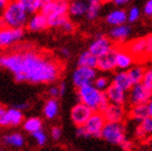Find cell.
<instances>
[{"instance_id":"cell-1","label":"cell","mask_w":152,"mask_h":151,"mask_svg":"<svg viewBox=\"0 0 152 151\" xmlns=\"http://www.w3.org/2000/svg\"><path fill=\"white\" fill-rule=\"evenodd\" d=\"M0 67L8 69L16 82L51 83L61 77V67L56 58L34 50L0 55Z\"/></svg>"},{"instance_id":"cell-2","label":"cell","mask_w":152,"mask_h":151,"mask_svg":"<svg viewBox=\"0 0 152 151\" xmlns=\"http://www.w3.org/2000/svg\"><path fill=\"white\" fill-rule=\"evenodd\" d=\"M79 103L88 107L93 112H102L109 105L105 92H100L93 84H88L78 89L77 92Z\"/></svg>"},{"instance_id":"cell-3","label":"cell","mask_w":152,"mask_h":151,"mask_svg":"<svg viewBox=\"0 0 152 151\" xmlns=\"http://www.w3.org/2000/svg\"><path fill=\"white\" fill-rule=\"evenodd\" d=\"M2 20L7 27L23 28L28 23V14L20 1H10L3 9Z\"/></svg>"},{"instance_id":"cell-4","label":"cell","mask_w":152,"mask_h":151,"mask_svg":"<svg viewBox=\"0 0 152 151\" xmlns=\"http://www.w3.org/2000/svg\"><path fill=\"white\" fill-rule=\"evenodd\" d=\"M106 141L120 146L126 139V128L124 123L106 122L102 128V136Z\"/></svg>"},{"instance_id":"cell-5","label":"cell","mask_w":152,"mask_h":151,"mask_svg":"<svg viewBox=\"0 0 152 151\" xmlns=\"http://www.w3.org/2000/svg\"><path fill=\"white\" fill-rule=\"evenodd\" d=\"M152 92L147 89L142 83L133 85L132 89L127 92V102L131 107L138 106V105H147L149 99L151 98Z\"/></svg>"},{"instance_id":"cell-6","label":"cell","mask_w":152,"mask_h":151,"mask_svg":"<svg viewBox=\"0 0 152 151\" xmlns=\"http://www.w3.org/2000/svg\"><path fill=\"white\" fill-rule=\"evenodd\" d=\"M112 50H114V44L110 40V38L99 34L95 36V39L92 41L88 48V51L97 58L106 55L107 53L111 52Z\"/></svg>"},{"instance_id":"cell-7","label":"cell","mask_w":152,"mask_h":151,"mask_svg":"<svg viewBox=\"0 0 152 151\" xmlns=\"http://www.w3.org/2000/svg\"><path fill=\"white\" fill-rule=\"evenodd\" d=\"M97 77V69L78 67L72 73V83L77 89L88 84H93Z\"/></svg>"},{"instance_id":"cell-8","label":"cell","mask_w":152,"mask_h":151,"mask_svg":"<svg viewBox=\"0 0 152 151\" xmlns=\"http://www.w3.org/2000/svg\"><path fill=\"white\" fill-rule=\"evenodd\" d=\"M40 12L47 18L68 15V2L63 0H45Z\"/></svg>"},{"instance_id":"cell-9","label":"cell","mask_w":152,"mask_h":151,"mask_svg":"<svg viewBox=\"0 0 152 151\" xmlns=\"http://www.w3.org/2000/svg\"><path fill=\"white\" fill-rule=\"evenodd\" d=\"M24 37L23 28H0V49H6L18 43Z\"/></svg>"},{"instance_id":"cell-10","label":"cell","mask_w":152,"mask_h":151,"mask_svg":"<svg viewBox=\"0 0 152 151\" xmlns=\"http://www.w3.org/2000/svg\"><path fill=\"white\" fill-rule=\"evenodd\" d=\"M106 122L110 123H123L127 118V111L124 106L109 104L102 111Z\"/></svg>"},{"instance_id":"cell-11","label":"cell","mask_w":152,"mask_h":151,"mask_svg":"<svg viewBox=\"0 0 152 151\" xmlns=\"http://www.w3.org/2000/svg\"><path fill=\"white\" fill-rule=\"evenodd\" d=\"M92 114H93V111L82 103L76 104L70 111L71 121L73 122V124H76L77 128L78 126H84L85 123L88 122Z\"/></svg>"},{"instance_id":"cell-12","label":"cell","mask_w":152,"mask_h":151,"mask_svg":"<svg viewBox=\"0 0 152 151\" xmlns=\"http://www.w3.org/2000/svg\"><path fill=\"white\" fill-rule=\"evenodd\" d=\"M105 124L106 120L102 112H93L91 118L85 123L84 128H86L90 137H100Z\"/></svg>"},{"instance_id":"cell-13","label":"cell","mask_w":152,"mask_h":151,"mask_svg":"<svg viewBox=\"0 0 152 151\" xmlns=\"http://www.w3.org/2000/svg\"><path fill=\"white\" fill-rule=\"evenodd\" d=\"M136 63V58L125 49V48H115V65L119 70H127L133 67Z\"/></svg>"},{"instance_id":"cell-14","label":"cell","mask_w":152,"mask_h":151,"mask_svg":"<svg viewBox=\"0 0 152 151\" xmlns=\"http://www.w3.org/2000/svg\"><path fill=\"white\" fill-rule=\"evenodd\" d=\"M132 34V28L129 25H121V26L112 27L109 32V38L113 43L123 44L129 40V36Z\"/></svg>"},{"instance_id":"cell-15","label":"cell","mask_w":152,"mask_h":151,"mask_svg":"<svg viewBox=\"0 0 152 151\" xmlns=\"http://www.w3.org/2000/svg\"><path fill=\"white\" fill-rule=\"evenodd\" d=\"M105 93L109 104L125 106V104L127 103V92L121 90V89L112 84L108 87V90L106 91Z\"/></svg>"},{"instance_id":"cell-16","label":"cell","mask_w":152,"mask_h":151,"mask_svg":"<svg viewBox=\"0 0 152 151\" xmlns=\"http://www.w3.org/2000/svg\"><path fill=\"white\" fill-rule=\"evenodd\" d=\"M111 84L114 86L119 87L121 90L129 92L133 86V83L129 77L127 71L124 70H118L117 73H114L111 78Z\"/></svg>"},{"instance_id":"cell-17","label":"cell","mask_w":152,"mask_h":151,"mask_svg":"<svg viewBox=\"0 0 152 151\" xmlns=\"http://www.w3.org/2000/svg\"><path fill=\"white\" fill-rule=\"evenodd\" d=\"M106 22L112 27L124 25L127 22V11L122 8L111 10L106 16Z\"/></svg>"},{"instance_id":"cell-18","label":"cell","mask_w":152,"mask_h":151,"mask_svg":"<svg viewBox=\"0 0 152 151\" xmlns=\"http://www.w3.org/2000/svg\"><path fill=\"white\" fill-rule=\"evenodd\" d=\"M97 69L102 71V73H109L117 69L115 65V48L111 52L107 53L106 55L98 57V63H97Z\"/></svg>"},{"instance_id":"cell-19","label":"cell","mask_w":152,"mask_h":151,"mask_svg":"<svg viewBox=\"0 0 152 151\" xmlns=\"http://www.w3.org/2000/svg\"><path fill=\"white\" fill-rule=\"evenodd\" d=\"M49 27L48 24V18L41 12H38L36 14L31 15L28 18V23H27V28L30 32H42L44 29Z\"/></svg>"},{"instance_id":"cell-20","label":"cell","mask_w":152,"mask_h":151,"mask_svg":"<svg viewBox=\"0 0 152 151\" xmlns=\"http://www.w3.org/2000/svg\"><path fill=\"white\" fill-rule=\"evenodd\" d=\"M136 59L140 56H146V37L137 38L127 43L125 48Z\"/></svg>"},{"instance_id":"cell-21","label":"cell","mask_w":152,"mask_h":151,"mask_svg":"<svg viewBox=\"0 0 152 151\" xmlns=\"http://www.w3.org/2000/svg\"><path fill=\"white\" fill-rule=\"evenodd\" d=\"M97 63H98V58L93 55L88 50L82 52L77 61L78 67H84V68H91V69H97Z\"/></svg>"},{"instance_id":"cell-22","label":"cell","mask_w":152,"mask_h":151,"mask_svg":"<svg viewBox=\"0 0 152 151\" xmlns=\"http://www.w3.org/2000/svg\"><path fill=\"white\" fill-rule=\"evenodd\" d=\"M127 116L134 121L140 123L145 119H147L149 117V112H148V108L147 105H138V106H133L131 107L129 111L127 112Z\"/></svg>"},{"instance_id":"cell-23","label":"cell","mask_w":152,"mask_h":151,"mask_svg":"<svg viewBox=\"0 0 152 151\" xmlns=\"http://www.w3.org/2000/svg\"><path fill=\"white\" fill-rule=\"evenodd\" d=\"M136 136L140 139H147L152 137V118L148 117L139 123L136 128Z\"/></svg>"},{"instance_id":"cell-24","label":"cell","mask_w":152,"mask_h":151,"mask_svg":"<svg viewBox=\"0 0 152 151\" xmlns=\"http://www.w3.org/2000/svg\"><path fill=\"white\" fill-rule=\"evenodd\" d=\"M88 10V2L85 1H71L68 3V14L75 18H79L86 14Z\"/></svg>"},{"instance_id":"cell-25","label":"cell","mask_w":152,"mask_h":151,"mask_svg":"<svg viewBox=\"0 0 152 151\" xmlns=\"http://www.w3.org/2000/svg\"><path fill=\"white\" fill-rule=\"evenodd\" d=\"M59 111V104L57 99L49 98L43 106V114L49 120H52L57 117Z\"/></svg>"},{"instance_id":"cell-26","label":"cell","mask_w":152,"mask_h":151,"mask_svg":"<svg viewBox=\"0 0 152 151\" xmlns=\"http://www.w3.org/2000/svg\"><path fill=\"white\" fill-rule=\"evenodd\" d=\"M145 71H146V68L141 64H135L134 66L131 67L127 70V73H129V77L131 79V81H132L133 85L139 84V83L142 82Z\"/></svg>"},{"instance_id":"cell-27","label":"cell","mask_w":152,"mask_h":151,"mask_svg":"<svg viewBox=\"0 0 152 151\" xmlns=\"http://www.w3.org/2000/svg\"><path fill=\"white\" fill-rule=\"evenodd\" d=\"M42 120L38 117H31V118H28V119L24 120L23 122V128L24 130L26 132L30 134H34L36 132L41 131V130H43L42 128Z\"/></svg>"},{"instance_id":"cell-28","label":"cell","mask_w":152,"mask_h":151,"mask_svg":"<svg viewBox=\"0 0 152 151\" xmlns=\"http://www.w3.org/2000/svg\"><path fill=\"white\" fill-rule=\"evenodd\" d=\"M102 8V3L99 0H90L88 1V10H86V18L88 21L96 20L99 15Z\"/></svg>"},{"instance_id":"cell-29","label":"cell","mask_w":152,"mask_h":151,"mask_svg":"<svg viewBox=\"0 0 152 151\" xmlns=\"http://www.w3.org/2000/svg\"><path fill=\"white\" fill-rule=\"evenodd\" d=\"M7 116H8L9 126H18L24 122L23 111L18 110L14 107L7 109Z\"/></svg>"},{"instance_id":"cell-30","label":"cell","mask_w":152,"mask_h":151,"mask_svg":"<svg viewBox=\"0 0 152 151\" xmlns=\"http://www.w3.org/2000/svg\"><path fill=\"white\" fill-rule=\"evenodd\" d=\"M20 4L23 6L27 14H36L41 11L43 6V0H20Z\"/></svg>"},{"instance_id":"cell-31","label":"cell","mask_w":152,"mask_h":151,"mask_svg":"<svg viewBox=\"0 0 152 151\" xmlns=\"http://www.w3.org/2000/svg\"><path fill=\"white\" fill-rule=\"evenodd\" d=\"M2 141L8 146L14 147V148H22L25 144V139L22 134L20 133H12L4 135L2 138Z\"/></svg>"},{"instance_id":"cell-32","label":"cell","mask_w":152,"mask_h":151,"mask_svg":"<svg viewBox=\"0 0 152 151\" xmlns=\"http://www.w3.org/2000/svg\"><path fill=\"white\" fill-rule=\"evenodd\" d=\"M93 85L100 92H106L111 85V79H109L106 76H97L93 82Z\"/></svg>"},{"instance_id":"cell-33","label":"cell","mask_w":152,"mask_h":151,"mask_svg":"<svg viewBox=\"0 0 152 151\" xmlns=\"http://www.w3.org/2000/svg\"><path fill=\"white\" fill-rule=\"evenodd\" d=\"M141 10L138 7H131L127 11V22L129 23H135L140 18Z\"/></svg>"},{"instance_id":"cell-34","label":"cell","mask_w":152,"mask_h":151,"mask_svg":"<svg viewBox=\"0 0 152 151\" xmlns=\"http://www.w3.org/2000/svg\"><path fill=\"white\" fill-rule=\"evenodd\" d=\"M141 83L148 90L152 92V66L149 67V68H146V71H145V75H143V79Z\"/></svg>"},{"instance_id":"cell-35","label":"cell","mask_w":152,"mask_h":151,"mask_svg":"<svg viewBox=\"0 0 152 151\" xmlns=\"http://www.w3.org/2000/svg\"><path fill=\"white\" fill-rule=\"evenodd\" d=\"M32 137L35 138L36 142H37V145L38 146H44L45 144H47L48 141V136H47V134H45V132L43 131V130H41V131H38V132H36V133L31 134Z\"/></svg>"},{"instance_id":"cell-36","label":"cell","mask_w":152,"mask_h":151,"mask_svg":"<svg viewBox=\"0 0 152 151\" xmlns=\"http://www.w3.org/2000/svg\"><path fill=\"white\" fill-rule=\"evenodd\" d=\"M0 126H9L8 116H7V109L4 107L0 110Z\"/></svg>"},{"instance_id":"cell-37","label":"cell","mask_w":152,"mask_h":151,"mask_svg":"<svg viewBox=\"0 0 152 151\" xmlns=\"http://www.w3.org/2000/svg\"><path fill=\"white\" fill-rule=\"evenodd\" d=\"M61 28L64 32H72L73 30L76 29V25H75V23H73L72 21H70V18H69Z\"/></svg>"},{"instance_id":"cell-38","label":"cell","mask_w":152,"mask_h":151,"mask_svg":"<svg viewBox=\"0 0 152 151\" xmlns=\"http://www.w3.org/2000/svg\"><path fill=\"white\" fill-rule=\"evenodd\" d=\"M142 13L148 18H152V0H148L143 6Z\"/></svg>"},{"instance_id":"cell-39","label":"cell","mask_w":152,"mask_h":151,"mask_svg":"<svg viewBox=\"0 0 152 151\" xmlns=\"http://www.w3.org/2000/svg\"><path fill=\"white\" fill-rule=\"evenodd\" d=\"M48 93H49L50 98L56 99L57 97H59L58 85H52V86H50V89H49V91H48Z\"/></svg>"},{"instance_id":"cell-40","label":"cell","mask_w":152,"mask_h":151,"mask_svg":"<svg viewBox=\"0 0 152 151\" xmlns=\"http://www.w3.org/2000/svg\"><path fill=\"white\" fill-rule=\"evenodd\" d=\"M146 55L152 56V34L146 37Z\"/></svg>"},{"instance_id":"cell-41","label":"cell","mask_w":152,"mask_h":151,"mask_svg":"<svg viewBox=\"0 0 152 151\" xmlns=\"http://www.w3.org/2000/svg\"><path fill=\"white\" fill-rule=\"evenodd\" d=\"M76 135L78 137H82V138H88L90 135H88V131L84 126H78L76 130Z\"/></svg>"},{"instance_id":"cell-42","label":"cell","mask_w":152,"mask_h":151,"mask_svg":"<svg viewBox=\"0 0 152 151\" xmlns=\"http://www.w3.org/2000/svg\"><path fill=\"white\" fill-rule=\"evenodd\" d=\"M51 136H52L53 139H59L61 136V128L59 126H53L52 130H51Z\"/></svg>"},{"instance_id":"cell-43","label":"cell","mask_w":152,"mask_h":151,"mask_svg":"<svg viewBox=\"0 0 152 151\" xmlns=\"http://www.w3.org/2000/svg\"><path fill=\"white\" fill-rule=\"evenodd\" d=\"M120 147L122 148L123 151H131L133 149V142L131 141L129 139H127V138H126V139L120 145Z\"/></svg>"},{"instance_id":"cell-44","label":"cell","mask_w":152,"mask_h":151,"mask_svg":"<svg viewBox=\"0 0 152 151\" xmlns=\"http://www.w3.org/2000/svg\"><path fill=\"white\" fill-rule=\"evenodd\" d=\"M29 103H27V102H24V103H18V104L14 105L13 107L16 108V109H18V110H24V109H27V108H29Z\"/></svg>"},{"instance_id":"cell-45","label":"cell","mask_w":152,"mask_h":151,"mask_svg":"<svg viewBox=\"0 0 152 151\" xmlns=\"http://www.w3.org/2000/svg\"><path fill=\"white\" fill-rule=\"evenodd\" d=\"M58 90H59V97L64 96L66 93V90H67V84L65 82H61L58 84Z\"/></svg>"},{"instance_id":"cell-46","label":"cell","mask_w":152,"mask_h":151,"mask_svg":"<svg viewBox=\"0 0 152 151\" xmlns=\"http://www.w3.org/2000/svg\"><path fill=\"white\" fill-rule=\"evenodd\" d=\"M61 54L66 58L70 57V55H71L70 50L68 49V48H61Z\"/></svg>"},{"instance_id":"cell-47","label":"cell","mask_w":152,"mask_h":151,"mask_svg":"<svg viewBox=\"0 0 152 151\" xmlns=\"http://www.w3.org/2000/svg\"><path fill=\"white\" fill-rule=\"evenodd\" d=\"M129 1V0H114L113 3L115 4L117 7H119V8H121V7L125 6V4H127Z\"/></svg>"},{"instance_id":"cell-48","label":"cell","mask_w":152,"mask_h":151,"mask_svg":"<svg viewBox=\"0 0 152 151\" xmlns=\"http://www.w3.org/2000/svg\"><path fill=\"white\" fill-rule=\"evenodd\" d=\"M147 108H148V112H149V117L152 118V96L151 98L149 99V102L147 104Z\"/></svg>"},{"instance_id":"cell-49","label":"cell","mask_w":152,"mask_h":151,"mask_svg":"<svg viewBox=\"0 0 152 151\" xmlns=\"http://www.w3.org/2000/svg\"><path fill=\"white\" fill-rule=\"evenodd\" d=\"M8 4V1L7 0H0V10H3Z\"/></svg>"},{"instance_id":"cell-50","label":"cell","mask_w":152,"mask_h":151,"mask_svg":"<svg viewBox=\"0 0 152 151\" xmlns=\"http://www.w3.org/2000/svg\"><path fill=\"white\" fill-rule=\"evenodd\" d=\"M2 108H3V106H2V105H1V104H0V110H1Z\"/></svg>"},{"instance_id":"cell-51","label":"cell","mask_w":152,"mask_h":151,"mask_svg":"<svg viewBox=\"0 0 152 151\" xmlns=\"http://www.w3.org/2000/svg\"><path fill=\"white\" fill-rule=\"evenodd\" d=\"M0 151H3V150H2V149H1V148H0Z\"/></svg>"}]
</instances>
